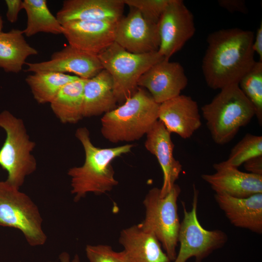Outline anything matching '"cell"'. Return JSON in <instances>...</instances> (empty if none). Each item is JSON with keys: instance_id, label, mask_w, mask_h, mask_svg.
Returning <instances> with one entry per match:
<instances>
[{"instance_id": "obj_1", "label": "cell", "mask_w": 262, "mask_h": 262, "mask_svg": "<svg viewBox=\"0 0 262 262\" xmlns=\"http://www.w3.org/2000/svg\"><path fill=\"white\" fill-rule=\"evenodd\" d=\"M254 36L253 32L239 28L222 29L208 35L201 68L209 87L220 90L238 83L256 62Z\"/></svg>"}, {"instance_id": "obj_2", "label": "cell", "mask_w": 262, "mask_h": 262, "mask_svg": "<svg viewBox=\"0 0 262 262\" xmlns=\"http://www.w3.org/2000/svg\"><path fill=\"white\" fill-rule=\"evenodd\" d=\"M75 136L85 153L83 164L70 168L67 173L71 179V193L77 202L88 193L100 195L116 186L118 181L115 177L112 162L116 158L130 152L134 145L127 144L110 148L97 147L91 142L89 131L86 127L78 128Z\"/></svg>"}, {"instance_id": "obj_3", "label": "cell", "mask_w": 262, "mask_h": 262, "mask_svg": "<svg viewBox=\"0 0 262 262\" xmlns=\"http://www.w3.org/2000/svg\"><path fill=\"white\" fill-rule=\"evenodd\" d=\"M159 104L145 89L136 92L101 118V133L113 143L132 142L146 134L158 120Z\"/></svg>"}, {"instance_id": "obj_4", "label": "cell", "mask_w": 262, "mask_h": 262, "mask_svg": "<svg viewBox=\"0 0 262 262\" xmlns=\"http://www.w3.org/2000/svg\"><path fill=\"white\" fill-rule=\"evenodd\" d=\"M202 116L215 143H229L241 128L255 116L254 108L238 84L228 85L201 108Z\"/></svg>"}, {"instance_id": "obj_5", "label": "cell", "mask_w": 262, "mask_h": 262, "mask_svg": "<svg viewBox=\"0 0 262 262\" xmlns=\"http://www.w3.org/2000/svg\"><path fill=\"white\" fill-rule=\"evenodd\" d=\"M180 192L177 184L164 197L160 196V188L154 187L149 190L143 201L145 216L138 224L143 230L157 238L171 262L175 260L177 255L180 224L177 200Z\"/></svg>"}, {"instance_id": "obj_6", "label": "cell", "mask_w": 262, "mask_h": 262, "mask_svg": "<svg viewBox=\"0 0 262 262\" xmlns=\"http://www.w3.org/2000/svg\"><path fill=\"white\" fill-rule=\"evenodd\" d=\"M0 128L6 132L0 149V165L8 173L6 180L19 188L25 178L36 169V161L32 154L35 144L30 139L22 120L8 111L0 113Z\"/></svg>"}, {"instance_id": "obj_7", "label": "cell", "mask_w": 262, "mask_h": 262, "mask_svg": "<svg viewBox=\"0 0 262 262\" xmlns=\"http://www.w3.org/2000/svg\"><path fill=\"white\" fill-rule=\"evenodd\" d=\"M98 56L103 69L112 77L114 94L120 105L136 92L140 77L164 59L158 51L131 53L115 42Z\"/></svg>"}, {"instance_id": "obj_8", "label": "cell", "mask_w": 262, "mask_h": 262, "mask_svg": "<svg viewBox=\"0 0 262 262\" xmlns=\"http://www.w3.org/2000/svg\"><path fill=\"white\" fill-rule=\"evenodd\" d=\"M19 189L6 180L0 181V226L20 230L32 246L43 245L47 236L39 210Z\"/></svg>"}, {"instance_id": "obj_9", "label": "cell", "mask_w": 262, "mask_h": 262, "mask_svg": "<svg viewBox=\"0 0 262 262\" xmlns=\"http://www.w3.org/2000/svg\"><path fill=\"white\" fill-rule=\"evenodd\" d=\"M192 208L188 211L183 206V218L180 222L178 241L180 246L174 262H186L192 257L201 262L213 252L222 247L228 238L221 230H207L201 226L197 215L198 190L193 185Z\"/></svg>"}, {"instance_id": "obj_10", "label": "cell", "mask_w": 262, "mask_h": 262, "mask_svg": "<svg viewBox=\"0 0 262 262\" xmlns=\"http://www.w3.org/2000/svg\"><path fill=\"white\" fill-rule=\"evenodd\" d=\"M160 36L158 53L169 60L195 34L194 17L181 0H171L158 23Z\"/></svg>"}, {"instance_id": "obj_11", "label": "cell", "mask_w": 262, "mask_h": 262, "mask_svg": "<svg viewBox=\"0 0 262 262\" xmlns=\"http://www.w3.org/2000/svg\"><path fill=\"white\" fill-rule=\"evenodd\" d=\"M115 26V42L135 54L158 51L160 43L158 23L146 19L137 9L129 7Z\"/></svg>"}, {"instance_id": "obj_12", "label": "cell", "mask_w": 262, "mask_h": 262, "mask_svg": "<svg viewBox=\"0 0 262 262\" xmlns=\"http://www.w3.org/2000/svg\"><path fill=\"white\" fill-rule=\"evenodd\" d=\"M188 78L179 62L164 59L147 70L139 78L138 86L146 88L158 104L180 95L188 84Z\"/></svg>"}, {"instance_id": "obj_13", "label": "cell", "mask_w": 262, "mask_h": 262, "mask_svg": "<svg viewBox=\"0 0 262 262\" xmlns=\"http://www.w3.org/2000/svg\"><path fill=\"white\" fill-rule=\"evenodd\" d=\"M26 72L72 73L79 78L90 79L103 68L97 55L75 49L69 45L54 52L49 60L38 63H26Z\"/></svg>"}, {"instance_id": "obj_14", "label": "cell", "mask_w": 262, "mask_h": 262, "mask_svg": "<svg viewBox=\"0 0 262 262\" xmlns=\"http://www.w3.org/2000/svg\"><path fill=\"white\" fill-rule=\"evenodd\" d=\"M116 23L103 21H71L63 24V34L69 45L98 55L114 42Z\"/></svg>"}, {"instance_id": "obj_15", "label": "cell", "mask_w": 262, "mask_h": 262, "mask_svg": "<svg viewBox=\"0 0 262 262\" xmlns=\"http://www.w3.org/2000/svg\"><path fill=\"white\" fill-rule=\"evenodd\" d=\"M158 120L170 133L190 138L201 125L198 105L191 97L180 95L159 104Z\"/></svg>"}, {"instance_id": "obj_16", "label": "cell", "mask_w": 262, "mask_h": 262, "mask_svg": "<svg viewBox=\"0 0 262 262\" xmlns=\"http://www.w3.org/2000/svg\"><path fill=\"white\" fill-rule=\"evenodd\" d=\"M146 135L145 147L156 157L162 170L163 182L160 188V196L164 197L176 184L182 166L174 157V145L171 133L160 120L155 122Z\"/></svg>"}, {"instance_id": "obj_17", "label": "cell", "mask_w": 262, "mask_h": 262, "mask_svg": "<svg viewBox=\"0 0 262 262\" xmlns=\"http://www.w3.org/2000/svg\"><path fill=\"white\" fill-rule=\"evenodd\" d=\"M123 0H65L56 17L62 24L71 21L117 22L123 16Z\"/></svg>"}, {"instance_id": "obj_18", "label": "cell", "mask_w": 262, "mask_h": 262, "mask_svg": "<svg viewBox=\"0 0 262 262\" xmlns=\"http://www.w3.org/2000/svg\"><path fill=\"white\" fill-rule=\"evenodd\" d=\"M216 172L204 174L201 178L216 194H225L236 198H246L262 193V176L244 172L238 168L213 165Z\"/></svg>"}, {"instance_id": "obj_19", "label": "cell", "mask_w": 262, "mask_h": 262, "mask_svg": "<svg viewBox=\"0 0 262 262\" xmlns=\"http://www.w3.org/2000/svg\"><path fill=\"white\" fill-rule=\"evenodd\" d=\"M214 198L232 225L262 233V193L246 198L215 194Z\"/></svg>"}, {"instance_id": "obj_20", "label": "cell", "mask_w": 262, "mask_h": 262, "mask_svg": "<svg viewBox=\"0 0 262 262\" xmlns=\"http://www.w3.org/2000/svg\"><path fill=\"white\" fill-rule=\"evenodd\" d=\"M119 243L131 262H171L157 238L138 224L122 229Z\"/></svg>"}, {"instance_id": "obj_21", "label": "cell", "mask_w": 262, "mask_h": 262, "mask_svg": "<svg viewBox=\"0 0 262 262\" xmlns=\"http://www.w3.org/2000/svg\"><path fill=\"white\" fill-rule=\"evenodd\" d=\"M117 103L112 77L106 70L86 79L83 90V117L105 114L115 108Z\"/></svg>"}, {"instance_id": "obj_22", "label": "cell", "mask_w": 262, "mask_h": 262, "mask_svg": "<svg viewBox=\"0 0 262 262\" xmlns=\"http://www.w3.org/2000/svg\"><path fill=\"white\" fill-rule=\"evenodd\" d=\"M38 53L26 41L22 30L13 29L0 33V68L5 72H20L27 58Z\"/></svg>"}, {"instance_id": "obj_23", "label": "cell", "mask_w": 262, "mask_h": 262, "mask_svg": "<svg viewBox=\"0 0 262 262\" xmlns=\"http://www.w3.org/2000/svg\"><path fill=\"white\" fill-rule=\"evenodd\" d=\"M86 79L79 78L65 85L50 103L55 116L63 123H77L82 115L83 90Z\"/></svg>"}, {"instance_id": "obj_24", "label": "cell", "mask_w": 262, "mask_h": 262, "mask_svg": "<svg viewBox=\"0 0 262 262\" xmlns=\"http://www.w3.org/2000/svg\"><path fill=\"white\" fill-rule=\"evenodd\" d=\"M23 9L26 13L24 35L31 37L39 33L53 34L63 33V27L56 16L49 10L46 0H24Z\"/></svg>"}, {"instance_id": "obj_25", "label": "cell", "mask_w": 262, "mask_h": 262, "mask_svg": "<svg viewBox=\"0 0 262 262\" xmlns=\"http://www.w3.org/2000/svg\"><path fill=\"white\" fill-rule=\"evenodd\" d=\"M79 77L53 72H37L27 76L25 82L39 104L50 103L66 84Z\"/></svg>"}, {"instance_id": "obj_26", "label": "cell", "mask_w": 262, "mask_h": 262, "mask_svg": "<svg viewBox=\"0 0 262 262\" xmlns=\"http://www.w3.org/2000/svg\"><path fill=\"white\" fill-rule=\"evenodd\" d=\"M238 85L253 105L259 124H262V62L256 61L240 79Z\"/></svg>"}, {"instance_id": "obj_27", "label": "cell", "mask_w": 262, "mask_h": 262, "mask_svg": "<svg viewBox=\"0 0 262 262\" xmlns=\"http://www.w3.org/2000/svg\"><path fill=\"white\" fill-rule=\"evenodd\" d=\"M260 155H262V136L247 133L232 147L226 161L216 164L238 168L248 159Z\"/></svg>"}, {"instance_id": "obj_28", "label": "cell", "mask_w": 262, "mask_h": 262, "mask_svg": "<svg viewBox=\"0 0 262 262\" xmlns=\"http://www.w3.org/2000/svg\"><path fill=\"white\" fill-rule=\"evenodd\" d=\"M125 5L134 7L147 20L158 23L171 0H123Z\"/></svg>"}, {"instance_id": "obj_29", "label": "cell", "mask_w": 262, "mask_h": 262, "mask_svg": "<svg viewBox=\"0 0 262 262\" xmlns=\"http://www.w3.org/2000/svg\"><path fill=\"white\" fill-rule=\"evenodd\" d=\"M85 252L90 262H131L124 250L115 251L107 245H88Z\"/></svg>"}, {"instance_id": "obj_30", "label": "cell", "mask_w": 262, "mask_h": 262, "mask_svg": "<svg viewBox=\"0 0 262 262\" xmlns=\"http://www.w3.org/2000/svg\"><path fill=\"white\" fill-rule=\"evenodd\" d=\"M217 2L220 7L230 13L248 12L246 2L243 0H218Z\"/></svg>"}, {"instance_id": "obj_31", "label": "cell", "mask_w": 262, "mask_h": 262, "mask_svg": "<svg viewBox=\"0 0 262 262\" xmlns=\"http://www.w3.org/2000/svg\"><path fill=\"white\" fill-rule=\"evenodd\" d=\"M7 6L6 17L12 23L16 22L19 12L23 9V1L21 0H6Z\"/></svg>"}, {"instance_id": "obj_32", "label": "cell", "mask_w": 262, "mask_h": 262, "mask_svg": "<svg viewBox=\"0 0 262 262\" xmlns=\"http://www.w3.org/2000/svg\"><path fill=\"white\" fill-rule=\"evenodd\" d=\"M244 168L249 173L262 176V155L251 158L244 164Z\"/></svg>"}, {"instance_id": "obj_33", "label": "cell", "mask_w": 262, "mask_h": 262, "mask_svg": "<svg viewBox=\"0 0 262 262\" xmlns=\"http://www.w3.org/2000/svg\"><path fill=\"white\" fill-rule=\"evenodd\" d=\"M253 49L259 57V60L262 62V22L258 28L256 36H254L253 42Z\"/></svg>"}, {"instance_id": "obj_34", "label": "cell", "mask_w": 262, "mask_h": 262, "mask_svg": "<svg viewBox=\"0 0 262 262\" xmlns=\"http://www.w3.org/2000/svg\"><path fill=\"white\" fill-rule=\"evenodd\" d=\"M60 259L61 262H69L70 257L68 253L63 252L60 255ZM72 262H81L79 257L78 255H76Z\"/></svg>"}, {"instance_id": "obj_35", "label": "cell", "mask_w": 262, "mask_h": 262, "mask_svg": "<svg viewBox=\"0 0 262 262\" xmlns=\"http://www.w3.org/2000/svg\"><path fill=\"white\" fill-rule=\"evenodd\" d=\"M3 28V20L0 14V33L2 32Z\"/></svg>"}]
</instances>
